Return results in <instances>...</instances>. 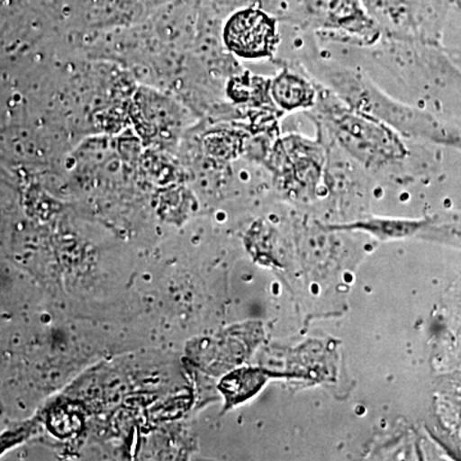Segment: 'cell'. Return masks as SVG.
Instances as JSON below:
<instances>
[{"mask_svg": "<svg viewBox=\"0 0 461 461\" xmlns=\"http://www.w3.org/2000/svg\"><path fill=\"white\" fill-rule=\"evenodd\" d=\"M313 68L320 74L318 77L339 99L350 107L386 123L402 138L461 149L460 127L454 126L444 118L424 109L396 102L353 69L330 62H318Z\"/></svg>", "mask_w": 461, "mask_h": 461, "instance_id": "6da1fadb", "label": "cell"}, {"mask_svg": "<svg viewBox=\"0 0 461 461\" xmlns=\"http://www.w3.org/2000/svg\"><path fill=\"white\" fill-rule=\"evenodd\" d=\"M308 113L333 144L364 165H386L408 156L402 136L395 130L350 107L323 85L318 86L317 103Z\"/></svg>", "mask_w": 461, "mask_h": 461, "instance_id": "7a4b0ae2", "label": "cell"}, {"mask_svg": "<svg viewBox=\"0 0 461 461\" xmlns=\"http://www.w3.org/2000/svg\"><path fill=\"white\" fill-rule=\"evenodd\" d=\"M288 14L296 25L339 41L373 45L382 36L362 0H296Z\"/></svg>", "mask_w": 461, "mask_h": 461, "instance_id": "3957f363", "label": "cell"}, {"mask_svg": "<svg viewBox=\"0 0 461 461\" xmlns=\"http://www.w3.org/2000/svg\"><path fill=\"white\" fill-rule=\"evenodd\" d=\"M364 8L381 30L396 41L435 44L433 11L417 0H362Z\"/></svg>", "mask_w": 461, "mask_h": 461, "instance_id": "277c9868", "label": "cell"}, {"mask_svg": "<svg viewBox=\"0 0 461 461\" xmlns=\"http://www.w3.org/2000/svg\"><path fill=\"white\" fill-rule=\"evenodd\" d=\"M224 42L233 53L248 59L268 58L275 53L280 36L277 21L262 9L236 12L224 26Z\"/></svg>", "mask_w": 461, "mask_h": 461, "instance_id": "5b68a950", "label": "cell"}, {"mask_svg": "<svg viewBox=\"0 0 461 461\" xmlns=\"http://www.w3.org/2000/svg\"><path fill=\"white\" fill-rule=\"evenodd\" d=\"M273 102L285 112L311 111L317 103L318 85L294 69H282L271 83Z\"/></svg>", "mask_w": 461, "mask_h": 461, "instance_id": "8992f818", "label": "cell"}, {"mask_svg": "<svg viewBox=\"0 0 461 461\" xmlns=\"http://www.w3.org/2000/svg\"><path fill=\"white\" fill-rule=\"evenodd\" d=\"M423 230L435 232L446 240L461 242V213L442 214L427 220ZM421 230V232H423Z\"/></svg>", "mask_w": 461, "mask_h": 461, "instance_id": "52a82bcc", "label": "cell"}]
</instances>
